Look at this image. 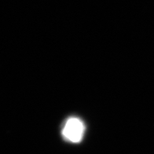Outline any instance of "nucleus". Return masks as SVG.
I'll return each mask as SVG.
<instances>
[{
    "label": "nucleus",
    "mask_w": 154,
    "mask_h": 154,
    "mask_svg": "<svg viewBox=\"0 0 154 154\" xmlns=\"http://www.w3.org/2000/svg\"><path fill=\"white\" fill-rule=\"evenodd\" d=\"M62 133L64 137L70 142H79L83 138L84 125L78 118H70L65 123Z\"/></svg>",
    "instance_id": "nucleus-1"
}]
</instances>
